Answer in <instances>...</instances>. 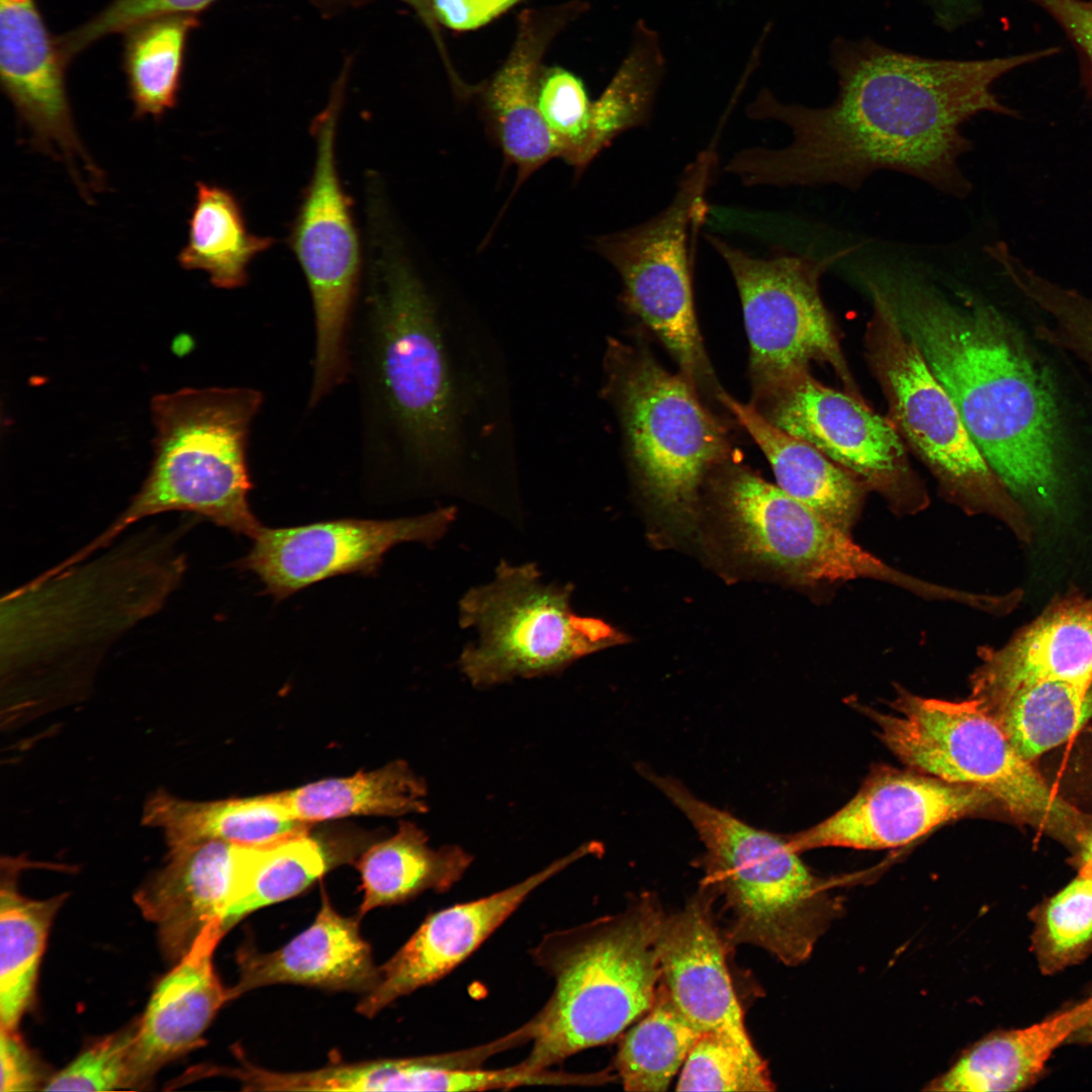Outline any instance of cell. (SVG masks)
I'll list each match as a JSON object with an SVG mask.
<instances>
[{
  "label": "cell",
  "mask_w": 1092,
  "mask_h": 1092,
  "mask_svg": "<svg viewBox=\"0 0 1092 1092\" xmlns=\"http://www.w3.org/2000/svg\"><path fill=\"white\" fill-rule=\"evenodd\" d=\"M519 0H432L438 22L454 30L478 28L515 5Z\"/></svg>",
  "instance_id": "bcb514c9"
},
{
  "label": "cell",
  "mask_w": 1092,
  "mask_h": 1092,
  "mask_svg": "<svg viewBox=\"0 0 1092 1092\" xmlns=\"http://www.w3.org/2000/svg\"><path fill=\"white\" fill-rule=\"evenodd\" d=\"M982 709L996 720L1019 754L1032 761L1066 742L1092 717V688L1062 680L1034 681Z\"/></svg>",
  "instance_id": "d6a6232c"
},
{
  "label": "cell",
  "mask_w": 1092,
  "mask_h": 1092,
  "mask_svg": "<svg viewBox=\"0 0 1092 1092\" xmlns=\"http://www.w3.org/2000/svg\"><path fill=\"white\" fill-rule=\"evenodd\" d=\"M1062 29L1075 49L1081 83L1092 96V0H1029Z\"/></svg>",
  "instance_id": "ee69618b"
},
{
  "label": "cell",
  "mask_w": 1092,
  "mask_h": 1092,
  "mask_svg": "<svg viewBox=\"0 0 1092 1092\" xmlns=\"http://www.w3.org/2000/svg\"><path fill=\"white\" fill-rule=\"evenodd\" d=\"M1067 1043L1092 1045V1014L1073 1032Z\"/></svg>",
  "instance_id": "681fc988"
},
{
  "label": "cell",
  "mask_w": 1092,
  "mask_h": 1092,
  "mask_svg": "<svg viewBox=\"0 0 1092 1092\" xmlns=\"http://www.w3.org/2000/svg\"><path fill=\"white\" fill-rule=\"evenodd\" d=\"M214 0H113L85 24L58 39L65 59L112 33L126 31L149 19L167 15H194Z\"/></svg>",
  "instance_id": "7bdbcfd3"
},
{
  "label": "cell",
  "mask_w": 1092,
  "mask_h": 1092,
  "mask_svg": "<svg viewBox=\"0 0 1092 1092\" xmlns=\"http://www.w3.org/2000/svg\"><path fill=\"white\" fill-rule=\"evenodd\" d=\"M571 583H545L534 563L500 560L488 583L470 588L459 602V624L475 628L476 643L458 664L477 688L516 677L564 670L577 659L617 645L624 636L610 624L575 614Z\"/></svg>",
  "instance_id": "30bf717a"
},
{
  "label": "cell",
  "mask_w": 1092,
  "mask_h": 1092,
  "mask_svg": "<svg viewBox=\"0 0 1092 1092\" xmlns=\"http://www.w3.org/2000/svg\"><path fill=\"white\" fill-rule=\"evenodd\" d=\"M1092 1014V995L1031 1025L995 1031L967 1051L931 1091H1018L1037 1082L1054 1052Z\"/></svg>",
  "instance_id": "4316f807"
},
{
  "label": "cell",
  "mask_w": 1092,
  "mask_h": 1092,
  "mask_svg": "<svg viewBox=\"0 0 1092 1092\" xmlns=\"http://www.w3.org/2000/svg\"><path fill=\"white\" fill-rule=\"evenodd\" d=\"M873 314L868 360L902 439L935 477L944 496L968 515L986 514L1027 537L1019 502L990 467L958 407L906 332L884 286L870 282Z\"/></svg>",
  "instance_id": "ba28073f"
},
{
  "label": "cell",
  "mask_w": 1092,
  "mask_h": 1092,
  "mask_svg": "<svg viewBox=\"0 0 1092 1092\" xmlns=\"http://www.w3.org/2000/svg\"><path fill=\"white\" fill-rule=\"evenodd\" d=\"M890 714L874 713L883 742L911 768L977 787L1016 819L1079 848L1087 819L1062 799L974 700L899 690Z\"/></svg>",
  "instance_id": "52a82bcc"
},
{
  "label": "cell",
  "mask_w": 1092,
  "mask_h": 1092,
  "mask_svg": "<svg viewBox=\"0 0 1092 1092\" xmlns=\"http://www.w3.org/2000/svg\"><path fill=\"white\" fill-rule=\"evenodd\" d=\"M706 239L725 262L738 290L753 396L808 371L816 361L829 364L846 392L861 398L819 289L821 276L844 252L823 257L780 253L762 258L720 237L707 235Z\"/></svg>",
  "instance_id": "4fadbf2b"
},
{
  "label": "cell",
  "mask_w": 1092,
  "mask_h": 1092,
  "mask_svg": "<svg viewBox=\"0 0 1092 1092\" xmlns=\"http://www.w3.org/2000/svg\"><path fill=\"white\" fill-rule=\"evenodd\" d=\"M349 338L361 453L371 464L402 459L420 469L456 454L457 413L434 302L411 263L386 251Z\"/></svg>",
  "instance_id": "3957f363"
},
{
  "label": "cell",
  "mask_w": 1092,
  "mask_h": 1092,
  "mask_svg": "<svg viewBox=\"0 0 1092 1092\" xmlns=\"http://www.w3.org/2000/svg\"><path fill=\"white\" fill-rule=\"evenodd\" d=\"M935 24L952 32L973 21L980 13V0H925Z\"/></svg>",
  "instance_id": "7dc6e473"
},
{
  "label": "cell",
  "mask_w": 1092,
  "mask_h": 1092,
  "mask_svg": "<svg viewBox=\"0 0 1092 1092\" xmlns=\"http://www.w3.org/2000/svg\"><path fill=\"white\" fill-rule=\"evenodd\" d=\"M224 934L219 918L205 925L158 983L138 1019L134 1061L144 1086L166 1064L203 1045L206 1029L231 1001L213 967L214 950Z\"/></svg>",
  "instance_id": "603a6c76"
},
{
  "label": "cell",
  "mask_w": 1092,
  "mask_h": 1092,
  "mask_svg": "<svg viewBox=\"0 0 1092 1092\" xmlns=\"http://www.w3.org/2000/svg\"><path fill=\"white\" fill-rule=\"evenodd\" d=\"M401 1H403V2L407 3L408 5H411L418 12L420 17L425 22V24L431 30L432 34L438 40V46L440 47L441 52H443L444 49H443L442 41H441V39L439 37V32H438L439 31L438 26H437L438 21L436 20L435 15L433 13V9H432V0H401Z\"/></svg>",
  "instance_id": "c3c4849f"
},
{
  "label": "cell",
  "mask_w": 1092,
  "mask_h": 1092,
  "mask_svg": "<svg viewBox=\"0 0 1092 1092\" xmlns=\"http://www.w3.org/2000/svg\"><path fill=\"white\" fill-rule=\"evenodd\" d=\"M1028 916L1030 949L1041 974L1055 975L1084 962L1092 954V869L1081 866L1074 880Z\"/></svg>",
  "instance_id": "74e56055"
},
{
  "label": "cell",
  "mask_w": 1092,
  "mask_h": 1092,
  "mask_svg": "<svg viewBox=\"0 0 1092 1092\" xmlns=\"http://www.w3.org/2000/svg\"><path fill=\"white\" fill-rule=\"evenodd\" d=\"M66 59L34 0H0V77L3 91L41 152L66 162L84 191L80 166L94 182L100 170L77 133L65 81Z\"/></svg>",
  "instance_id": "e0dca14e"
},
{
  "label": "cell",
  "mask_w": 1092,
  "mask_h": 1092,
  "mask_svg": "<svg viewBox=\"0 0 1092 1092\" xmlns=\"http://www.w3.org/2000/svg\"><path fill=\"white\" fill-rule=\"evenodd\" d=\"M253 845L205 840L168 849L163 866L144 882L134 902L155 924L164 957L177 962L205 925L223 922L242 898Z\"/></svg>",
  "instance_id": "d6986e66"
},
{
  "label": "cell",
  "mask_w": 1092,
  "mask_h": 1092,
  "mask_svg": "<svg viewBox=\"0 0 1092 1092\" xmlns=\"http://www.w3.org/2000/svg\"><path fill=\"white\" fill-rule=\"evenodd\" d=\"M142 822L161 830L168 849L205 840L266 845L307 831L274 794L214 801H191L164 790L145 804Z\"/></svg>",
  "instance_id": "83f0119b"
},
{
  "label": "cell",
  "mask_w": 1092,
  "mask_h": 1092,
  "mask_svg": "<svg viewBox=\"0 0 1092 1092\" xmlns=\"http://www.w3.org/2000/svg\"><path fill=\"white\" fill-rule=\"evenodd\" d=\"M645 897L619 915L545 934L532 948L553 991L526 1026L532 1048L522 1061L545 1070L612 1041L652 1006L661 977L664 918Z\"/></svg>",
  "instance_id": "277c9868"
},
{
  "label": "cell",
  "mask_w": 1092,
  "mask_h": 1092,
  "mask_svg": "<svg viewBox=\"0 0 1092 1092\" xmlns=\"http://www.w3.org/2000/svg\"><path fill=\"white\" fill-rule=\"evenodd\" d=\"M194 15H167L127 29L123 70L136 117L161 118L176 106Z\"/></svg>",
  "instance_id": "836d02e7"
},
{
  "label": "cell",
  "mask_w": 1092,
  "mask_h": 1092,
  "mask_svg": "<svg viewBox=\"0 0 1092 1092\" xmlns=\"http://www.w3.org/2000/svg\"><path fill=\"white\" fill-rule=\"evenodd\" d=\"M645 32L614 79L592 103L590 119L574 171L580 175L615 139L647 124L662 76L657 42Z\"/></svg>",
  "instance_id": "8d00e7d4"
},
{
  "label": "cell",
  "mask_w": 1092,
  "mask_h": 1092,
  "mask_svg": "<svg viewBox=\"0 0 1092 1092\" xmlns=\"http://www.w3.org/2000/svg\"><path fill=\"white\" fill-rule=\"evenodd\" d=\"M766 1066L729 1038L703 1033L691 1050L676 1083L678 1091H770Z\"/></svg>",
  "instance_id": "ab89813d"
},
{
  "label": "cell",
  "mask_w": 1092,
  "mask_h": 1092,
  "mask_svg": "<svg viewBox=\"0 0 1092 1092\" xmlns=\"http://www.w3.org/2000/svg\"><path fill=\"white\" fill-rule=\"evenodd\" d=\"M563 15L525 11L509 58L481 90L487 129L517 172L516 190L550 160L559 158L538 108L537 88L541 59Z\"/></svg>",
  "instance_id": "d4e9b609"
},
{
  "label": "cell",
  "mask_w": 1092,
  "mask_h": 1092,
  "mask_svg": "<svg viewBox=\"0 0 1092 1092\" xmlns=\"http://www.w3.org/2000/svg\"><path fill=\"white\" fill-rule=\"evenodd\" d=\"M663 794L704 843V887L723 901L726 942L761 947L789 966L806 961L840 906L788 838L710 805L677 780Z\"/></svg>",
  "instance_id": "8992f818"
},
{
  "label": "cell",
  "mask_w": 1092,
  "mask_h": 1092,
  "mask_svg": "<svg viewBox=\"0 0 1092 1092\" xmlns=\"http://www.w3.org/2000/svg\"><path fill=\"white\" fill-rule=\"evenodd\" d=\"M472 860L458 845L430 846L420 827L401 822L393 835L371 845L357 860L363 890L357 917L425 891L446 892L462 879Z\"/></svg>",
  "instance_id": "f1b7e54d"
},
{
  "label": "cell",
  "mask_w": 1092,
  "mask_h": 1092,
  "mask_svg": "<svg viewBox=\"0 0 1092 1092\" xmlns=\"http://www.w3.org/2000/svg\"><path fill=\"white\" fill-rule=\"evenodd\" d=\"M998 265L1021 294L1045 313L1046 321L1035 327L1036 338L1071 353L1092 374V293L1050 280L1011 251L999 256Z\"/></svg>",
  "instance_id": "f35d334b"
},
{
  "label": "cell",
  "mask_w": 1092,
  "mask_h": 1092,
  "mask_svg": "<svg viewBox=\"0 0 1092 1092\" xmlns=\"http://www.w3.org/2000/svg\"><path fill=\"white\" fill-rule=\"evenodd\" d=\"M455 518L456 509L448 507L390 520L336 519L296 527H263L237 567L255 574L267 595L284 600L331 577L374 574L393 546L434 544Z\"/></svg>",
  "instance_id": "9a60e30c"
},
{
  "label": "cell",
  "mask_w": 1092,
  "mask_h": 1092,
  "mask_svg": "<svg viewBox=\"0 0 1092 1092\" xmlns=\"http://www.w3.org/2000/svg\"><path fill=\"white\" fill-rule=\"evenodd\" d=\"M600 850V843H584L507 889L429 915L411 938L379 967V981L371 991L363 994L357 1012L373 1017L396 999L448 975L538 887L580 858Z\"/></svg>",
  "instance_id": "ac0fdd59"
},
{
  "label": "cell",
  "mask_w": 1092,
  "mask_h": 1092,
  "mask_svg": "<svg viewBox=\"0 0 1092 1092\" xmlns=\"http://www.w3.org/2000/svg\"><path fill=\"white\" fill-rule=\"evenodd\" d=\"M1052 47L988 59H936L894 50L871 37L838 36L830 47L835 99L824 107L783 103L763 89L746 114L792 132L778 149L753 147L724 166L744 186L837 185L858 189L879 171L917 178L957 198L972 183L960 162L972 142L963 131L974 116H1015L994 84L1009 72L1052 57Z\"/></svg>",
  "instance_id": "6da1fadb"
},
{
  "label": "cell",
  "mask_w": 1092,
  "mask_h": 1092,
  "mask_svg": "<svg viewBox=\"0 0 1092 1092\" xmlns=\"http://www.w3.org/2000/svg\"><path fill=\"white\" fill-rule=\"evenodd\" d=\"M0 1091L42 1090L48 1080L32 1052L17 1033L0 1026ZM44 1087V1086H43Z\"/></svg>",
  "instance_id": "f6af8a7d"
},
{
  "label": "cell",
  "mask_w": 1092,
  "mask_h": 1092,
  "mask_svg": "<svg viewBox=\"0 0 1092 1092\" xmlns=\"http://www.w3.org/2000/svg\"><path fill=\"white\" fill-rule=\"evenodd\" d=\"M138 1020L90 1045L50 1077L44 1091H113L140 1089L134 1061Z\"/></svg>",
  "instance_id": "60d3db41"
},
{
  "label": "cell",
  "mask_w": 1092,
  "mask_h": 1092,
  "mask_svg": "<svg viewBox=\"0 0 1092 1092\" xmlns=\"http://www.w3.org/2000/svg\"><path fill=\"white\" fill-rule=\"evenodd\" d=\"M750 403L767 422L852 473L896 515H915L929 505L897 429L861 398L820 383L808 370Z\"/></svg>",
  "instance_id": "5bb4252c"
},
{
  "label": "cell",
  "mask_w": 1092,
  "mask_h": 1092,
  "mask_svg": "<svg viewBox=\"0 0 1092 1092\" xmlns=\"http://www.w3.org/2000/svg\"><path fill=\"white\" fill-rule=\"evenodd\" d=\"M262 400L250 387L185 388L155 396L154 459L147 478L109 527L67 562L85 561L131 525L174 511L254 539L263 525L249 503L247 448Z\"/></svg>",
  "instance_id": "5b68a950"
},
{
  "label": "cell",
  "mask_w": 1092,
  "mask_h": 1092,
  "mask_svg": "<svg viewBox=\"0 0 1092 1092\" xmlns=\"http://www.w3.org/2000/svg\"><path fill=\"white\" fill-rule=\"evenodd\" d=\"M985 791L912 769L878 768L856 795L822 822L788 836L798 853L820 847L883 849L905 845L934 828L988 809Z\"/></svg>",
  "instance_id": "2e32d148"
},
{
  "label": "cell",
  "mask_w": 1092,
  "mask_h": 1092,
  "mask_svg": "<svg viewBox=\"0 0 1092 1092\" xmlns=\"http://www.w3.org/2000/svg\"><path fill=\"white\" fill-rule=\"evenodd\" d=\"M883 286L1009 492L1017 500L1055 505L1069 442L1054 381L1021 333L983 302L957 303L907 279Z\"/></svg>",
  "instance_id": "7a4b0ae2"
},
{
  "label": "cell",
  "mask_w": 1092,
  "mask_h": 1092,
  "mask_svg": "<svg viewBox=\"0 0 1092 1092\" xmlns=\"http://www.w3.org/2000/svg\"><path fill=\"white\" fill-rule=\"evenodd\" d=\"M702 1034L659 982L647 1015L625 1034L615 1059L624 1089L666 1090Z\"/></svg>",
  "instance_id": "d590c367"
},
{
  "label": "cell",
  "mask_w": 1092,
  "mask_h": 1092,
  "mask_svg": "<svg viewBox=\"0 0 1092 1092\" xmlns=\"http://www.w3.org/2000/svg\"><path fill=\"white\" fill-rule=\"evenodd\" d=\"M344 85L345 76H341L329 104L312 122L314 168L289 235L306 278L314 317L310 410L348 379L350 330L360 284L358 235L335 153Z\"/></svg>",
  "instance_id": "7c38bea8"
},
{
  "label": "cell",
  "mask_w": 1092,
  "mask_h": 1092,
  "mask_svg": "<svg viewBox=\"0 0 1092 1092\" xmlns=\"http://www.w3.org/2000/svg\"><path fill=\"white\" fill-rule=\"evenodd\" d=\"M0 889V1026L15 1030L32 1003L51 925L68 894L44 900L21 895L20 864L7 859Z\"/></svg>",
  "instance_id": "4dcf8cb0"
},
{
  "label": "cell",
  "mask_w": 1092,
  "mask_h": 1092,
  "mask_svg": "<svg viewBox=\"0 0 1092 1092\" xmlns=\"http://www.w3.org/2000/svg\"><path fill=\"white\" fill-rule=\"evenodd\" d=\"M274 244L270 237L251 234L236 196L228 189L199 181L188 220V236L178 254L186 270L205 272L217 288L245 285L248 266Z\"/></svg>",
  "instance_id": "1f68e13d"
},
{
  "label": "cell",
  "mask_w": 1092,
  "mask_h": 1092,
  "mask_svg": "<svg viewBox=\"0 0 1092 1092\" xmlns=\"http://www.w3.org/2000/svg\"><path fill=\"white\" fill-rule=\"evenodd\" d=\"M704 893L665 916L659 937L660 984L678 1010L702 1033L731 1039L757 1055L745 1028L726 964V940Z\"/></svg>",
  "instance_id": "44dd1931"
},
{
  "label": "cell",
  "mask_w": 1092,
  "mask_h": 1092,
  "mask_svg": "<svg viewBox=\"0 0 1092 1092\" xmlns=\"http://www.w3.org/2000/svg\"><path fill=\"white\" fill-rule=\"evenodd\" d=\"M355 854L303 831L266 845H254L242 898L223 922L228 932L252 912L300 894L331 869Z\"/></svg>",
  "instance_id": "e575fe53"
},
{
  "label": "cell",
  "mask_w": 1092,
  "mask_h": 1092,
  "mask_svg": "<svg viewBox=\"0 0 1092 1092\" xmlns=\"http://www.w3.org/2000/svg\"><path fill=\"white\" fill-rule=\"evenodd\" d=\"M273 794L293 818L308 825L350 816H400L428 810L426 784L403 760Z\"/></svg>",
  "instance_id": "f546056e"
},
{
  "label": "cell",
  "mask_w": 1092,
  "mask_h": 1092,
  "mask_svg": "<svg viewBox=\"0 0 1092 1092\" xmlns=\"http://www.w3.org/2000/svg\"><path fill=\"white\" fill-rule=\"evenodd\" d=\"M358 917H345L323 895L313 922L282 947L262 952L244 946L237 956L239 979L229 988L231 1001L257 988L296 984L366 994L380 972Z\"/></svg>",
  "instance_id": "cb8c5ba5"
},
{
  "label": "cell",
  "mask_w": 1092,
  "mask_h": 1092,
  "mask_svg": "<svg viewBox=\"0 0 1092 1092\" xmlns=\"http://www.w3.org/2000/svg\"><path fill=\"white\" fill-rule=\"evenodd\" d=\"M592 103L582 81L569 71L554 67L540 74L538 108L556 142L559 158L573 169L587 133Z\"/></svg>",
  "instance_id": "b9f144b4"
},
{
  "label": "cell",
  "mask_w": 1092,
  "mask_h": 1092,
  "mask_svg": "<svg viewBox=\"0 0 1092 1092\" xmlns=\"http://www.w3.org/2000/svg\"><path fill=\"white\" fill-rule=\"evenodd\" d=\"M1079 862L1080 867L1085 866L1092 869V830H1089L1081 842L1079 848Z\"/></svg>",
  "instance_id": "f907efd6"
},
{
  "label": "cell",
  "mask_w": 1092,
  "mask_h": 1092,
  "mask_svg": "<svg viewBox=\"0 0 1092 1092\" xmlns=\"http://www.w3.org/2000/svg\"><path fill=\"white\" fill-rule=\"evenodd\" d=\"M767 458L778 485L829 522L850 533L867 486L810 444L767 422L751 403L719 390L716 396Z\"/></svg>",
  "instance_id": "484cf974"
},
{
  "label": "cell",
  "mask_w": 1092,
  "mask_h": 1092,
  "mask_svg": "<svg viewBox=\"0 0 1092 1092\" xmlns=\"http://www.w3.org/2000/svg\"><path fill=\"white\" fill-rule=\"evenodd\" d=\"M718 167L713 148L684 169L667 206L643 222L598 236L593 248L618 272L622 301L669 351L699 392L716 386L698 328L694 274L697 243L708 218Z\"/></svg>",
  "instance_id": "9c48e42d"
},
{
  "label": "cell",
  "mask_w": 1092,
  "mask_h": 1092,
  "mask_svg": "<svg viewBox=\"0 0 1092 1092\" xmlns=\"http://www.w3.org/2000/svg\"><path fill=\"white\" fill-rule=\"evenodd\" d=\"M607 362L609 388L642 487L667 513H690L704 477L729 461L727 428L680 373L667 371L647 349L615 341Z\"/></svg>",
  "instance_id": "8fae6325"
},
{
  "label": "cell",
  "mask_w": 1092,
  "mask_h": 1092,
  "mask_svg": "<svg viewBox=\"0 0 1092 1092\" xmlns=\"http://www.w3.org/2000/svg\"><path fill=\"white\" fill-rule=\"evenodd\" d=\"M970 699L986 708L1034 681L1092 688V598L1057 599L1003 646L979 650Z\"/></svg>",
  "instance_id": "7402d4cb"
},
{
  "label": "cell",
  "mask_w": 1092,
  "mask_h": 1092,
  "mask_svg": "<svg viewBox=\"0 0 1092 1092\" xmlns=\"http://www.w3.org/2000/svg\"><path fill=\"white\" fill-rule=\"evenodd\" d=\"M729 461L721 466L716 485L738 545L795 580L819 584L836 552L837 526L779 485Z\"/></svg>",
  "instance_id": "ffe728a7"
}]
</instances>
